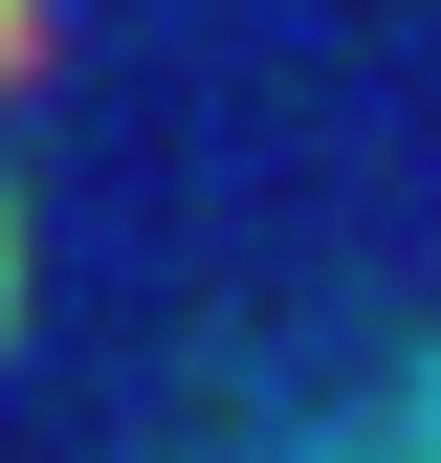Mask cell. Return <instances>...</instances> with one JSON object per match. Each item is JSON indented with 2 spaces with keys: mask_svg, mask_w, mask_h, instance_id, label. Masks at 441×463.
I'll use <instances>...</instances> for the list:
<instances>
[{
  "mask_svg": "<svg viewBox=\"0 0 441 463\" xmlns=\"http://www.w3.org/2000/svg\"><path fill=\"white\" fill-rule=\"evenodd\" d=\"M23 44H44V0H0V89H23Z\"/></svg>",
  "mask_w": 441,
  "mask_h": 463,
  "instance_id": "obj_1",
  "label": "cell"
},
{
  "mask_svg": "<svg viewBox=\"0 0 441 463\" xmlns=\"http://www.w3.org/2000/svg\"><path fill=\"white\" fill-rule=\"evenodd\" d=\"M0 309H23V221H0Z\"/></svg>",
  "mask_w": 441,
  "mask_h": 463,
  "instance_id": "obj_2",
  "label": "cell"
}]
</instances>
